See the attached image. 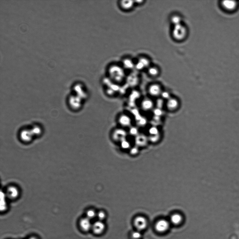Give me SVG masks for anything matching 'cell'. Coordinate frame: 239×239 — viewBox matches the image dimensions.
Segmentation results:
<instances>
[{"instance_id":"obj_24","label":"cell","mask_w":239,"mask_h":239,"mask_svg":"<svg viewBox=\"0 0 239 239\" xmlns=\"http://www.w3.org/2000/svg\"><path fill=\"white\" fill-rule=\"evenodd\" d=\"M97 214L94 210H89L87 211L86 213L87 218L91 220L97 216Z\"/></svg>"},{"instance_id":"obj_11","label":"cell","mask_w":239,"mask_h":239,"mask_svg":"<svg viewBox=\"0 0 239 239\" xmlns=\"http://www.w3.org/2000/svg\"><path fill=\"white\" fill-rule=\"evenodd\" d=\"M118 5L123 11L127 12L132 10L135 5L134 1H119Z\"/></svg>"},{"instance_id":"obj_7","label":"cell","mask_w":239,"mask_h":239,"mask_svg":"<svg viewBox=\"0 0 239 239\" xmlns=\"http://www.w3.org/2000/svg\"><path fill=\"white\" fill-rule=\"evenodd\" d=\"M170 222L165 219H161L157 221L155 225V229L159 233H164L168 230Z\"/></svg>"},{"instance_id":"obj_13","label":"cell","mask_w":239,"mask_h":239,"mask_svg":"<svg viewBox=\"0 0 239 239\" xmlns=\"http://www.w3.org/2000/svg\"><path fill=\"white\" fill-rule=\"evenodd\" d=\"M105 228L104 223L101 221L98 220L93 223L91 229L95 234L100 235L104 232Z\"/></svg>"},{"instance_id":"obj_29","label":"cell","mask_w":239,"mask_h":239,"mask_svg":"<svg viewBox=\"0 0 239 239\" xmlns=\"http://www.w3.org/2000/svg\"><path fill=\"white\" fill-rule=\"evenodd\" d=\"M121 146L123 149H130V143L125 140L121 142Z\"/></svg>"},{"instance_id":"obj_30","label":"cell","mask_w":239,"mask_h":239,"mask_svg":"<svg viewBox=\"0 0 239 239\" xmlns=\"http://www.w3.org/2000/svg\"><path fill=\"white\" fill-rule=\"evenodd\" d=\"M160 138V135L159 134L151 135L150 137L149 138V140L152 143H156L158 142Z\"/></svg>"},{"instance_id":"obj_1","label":"cell","mask_w":239,"mask_h":239,"mask_svg":"<svg viewBox=\"0 0 239 239\" xmlns=\"http://www.w3.org/2000/svg\"><path fill=\"white\" fill-rule=\"evenodd\" d=\"M126 71L120 63L111 64L107 68L108 77L113 82L117 83H121L125 80Z\"/></svg>"},{"instance_id":"obj_16","label":"cell","mask_w":239,"mask_h":239,"mask_svg":"<svg viewBox=\"0 0 239 239\" xmlns=\"http://www.w3.org/2000/svg\"><path fill=\"white\" fill-rule=\"evenodd\" d=\"M118 122L121 126L124 127L130 126L132 124V120L128 115L125 114H122L119 116Z\"/></svg>"},{"instance_id":"obj_35","label":"cell","mask_w":239,"mask_h":239,"mask_svg":"<svg viewBox=\"0 0 239 239\" xmlns=\"http://www.w3.org/2000/svg\"><path fill=\"white\" fill-rule=\"evenodd\" d=\"M36 239L35 238H31L30 239Z\"/></svg>"},{"instance_id":"obj_5","label":"cell","mask_w":239,"mask_h":239,"mask_svg":"<svg viewBox=\"0 0 239 239\" xmlns=\"http://www.w3.org/2000/svg\"><path fill=\"white\" fill-rule=\"evenodd\" d=\"M151 65V61L148 57L140 56L135 60V70L139 72L147 69Z\"/></svg>"},{"instance_id":"obj_6","label":"cell","mask_w":239,"mask_h":239,"mask_svg":"<svg viewBox=\"0 0 239 239\" xmlns=\"http://www.w3.org/2000/svg\"><path fill=\"white\" fill-rule=\"evenodd\" d=\"M120 64L126 71L130 72L135 70V60L131 57H126L123 58Z\"/></svg>"},{"instance_id":"obj_19","label":"cell","mask_w":239,"mask_h":239,"mask_svg":"<svg viewBox=\"0 0 239 239\" xmlns=\"http://www.w3.org/2000/svg\"><path fill=\"white\" fill-rule=\"evenodd\" d=\"M182 220L183 217L182 215L178 213H176L171 216L170 222L173 225H178L182 223Z\"/></svg>"},{"instance_id":"obj_14","label":"cell","mask_w":239,"mask_h":239,"mask_svg":"<svg viewBox=\"0 0 239 239\" xmlns=\"http://www.w3.org/2000/svg\"><path fill=\"white\" fill-rule=\"evenodd\" d=\"M154 104L151 99H145L141 101L140 106L142 110L145 111H149L153 110Z\"/></svg>"},{"instance_id":"obj_12","label":"cell","mask_w":239,"mask_h":239,"mask_svg":"<svg viewBox=\"0 0 239 239\" xmlns=\"http://www.w3.org/2000/svg\"><path fill=\"white\" fill-rule=\"evenodd\" d=\"M165 105L168 110L173 111L176 110L178 108L179 106V102L177 99L171 97V98L166 101Z\"/></svg>"},{"instance_id":"obj_25","label":"cell","mask_w":239,"mask_h":239,"mask_svg":"<svg viewBox=\"0 0 239 239\" xmlns=\"http://www.w3.org/2000/svg\"><path fill=\"white\" fill-rule=\"evenodd\" d=\"M132 239H140L142 237L140 231L137 230L133 232L131 235Z\"/></svg>"},{"instance_id":"obj_26","label":"cell","mask_w":239,"mask_h":239,"mask_svg":"<svg viewBox=\"0 0 239 239\" xmlns=\"http://www.w3.org/2000/svg\"><path fill=\"white\" fill-rule=\"evenodd\" d=\"M161 98L166 100V101L171 98L170 93L168 91H163L160 96Z\"/></svg>"},{"instance_id":"obj_27","label":"cell","mask_w":239,"mask_h":239,"mask_svg":"<svg viewBox=\"0 0 239 239\" xmlns=\"http://www.w3.org/2000/svg\"><path fill=\"white\" fill-rule=\"evenodd\" d=\"M106 214L103 211H100L97 214V218H98L99 221H102L104 220L106 218Z\"/></svg>"},{"instance_id":"obj_33","label":"cell","mask_w":239,"mask_h":239,"mask_svg":"<svg viewBox=\"0 0 239 239\" xmlns=\"http://www.w3.org/2000/svg\"><path fill=\"white\" fill-rule=\"evenodd\" d=\"M138 147L135 146L130 149V153L131 155H135L138 154L139 152Z\"/></svg>"},{"instance_id":"obj_17","label":"cell","mask_w":239,"mask_h":239,"mask_svg":"<svg viewBox=\"0 0 239 239\" xmlns=\"http://www.w3.org/2000/svg\"><path fill=\"white\" fill-rule=\"evenodd\" d=\"M126 132L122 129H117L113 131V138L115 140L118 141H122L125 140V137H126Z\"/></svg>"},{"instance_id":"obj_15","label":"cell","mask_w":239,"mask_h":239,"mask_svg":"<svg viewBox=\"0 0 239 239\" xmlns=\"http://www.w3.org/2000/svg\"><path fill=\"white\" fill-rule=\"evenodd\" d=\"M92 225L91 220L87 217L82 218L79 222V225L82 229L85 232H88L92 229Z\"/></svg>"},{"instance_id":"obj_34","label":"cell","mask_w":239,"mask_h":239,"mask_svg":"<svg viewBox=\"0 0 239 239\" xmlns=\"http://www.w3.org/2000/svg\"><path fill=\"white\" fill-rule=\"evenodd\" d=\"M144 1H135V5H140L144 3Z\"/></svg>"},{"instance_id":"obj_4","label":"cell","mask_w":239,"mask_h":239,"mask_svg":"<svg viewBox=\"0 0 239 239\" xmlns=\"http://www.w3.org/2000/svg\"><path fill=\"white\" fill-rule=\"evenodd\" d=\"M71 93V92H70ZM82 99L77 95L70 93L67 96L66 103L70 109L73 111L78 110L82 106Z\"/></svg>"},{"instance_id":"obj_18","label":"cell","mask_w":239,"mask_h":239,"mask_svg":"<svg viewBox=\"0 0 239 239\" xmlns=\"http://www.w3.org/2000/svg\"><path fill=\"white\" fill-rule=\"evenodd\" d=\"M222 7L228 11H233L236 8L237 3L233 1H224L222 2Z\"/></svg>"},{"instance_id":"obj_8","label":"cell","mask_w":239,"mask_h":239,"mask_svg":"<svg viewBox=\"0 0 239 239\" xmlns=\"http://www.w3.org/2000/svg\"><path fill=\"white\" fill-rule=\"evenodd\" d=\"M148 222L146 219L143 216H138L135 219L134 225L137 230L141 232L147 228Z\"/></svg>"},{"instance_id":"obj_21","label":"cell","mask_w":239,"mask_h":239,"mask_svg":"<svg viewBox=\"0 0 239 239\" xmlns=\"http://www.w3.org/2000/svg\"><path fill=\"white\" fill-rule=\"evenodd\" d=\"M170 21L173 26H175L182 24V18L179 15H174L171 17Z\"/></svg>"},{"instance_id":"obj_9","label":"cell","mask_w":239,"mask_h":239,"mask_svg":"<svg viewBox=\"0 0 239 239\" xmlns=\"http://www.w3.org/2000/svg\"><path fill=\"white\" fill-rule=\"evenodd\" d=\"M163 91L160 85L157 83L152 84L148 88L149 94L153 97L160 96Z\"/></svg>"},{"instance_id":"obj_28","label":"cell","mask_w":239,"mask_h":239,"mask_svg":"<svg viewBox=\"0 0 239 239\" xmlns=\"http://www.w3.org/2000/svg\"><path fill=\"white\" fill-rule=\"evenodd\" d=\"M151 135H156L159 134V130L158 128L156 127L153 126L151 127L149 131Z\"/></svg>"},{"instance_id":"obj_10","label":"cell","mask_w":239,"mask_h":239,"mask_svg":"<svg viewBox=\"0 0 239 239\" xmlns=\"http://www.w3.org/2000/svg\"><path fill=\"white\" fill-rule=\"evenodd\" d=\"M7 199L14 200L18 197L19 195V189L17 187L12 186L8 187L5 193Z\"/></svg>"},{"instance_id":"obj_22","label":"cell","mask_w":239,"mask_h":239,"mask_svg":"<svg viewBox=\"0 0 239 239\" xmlns=\"http://www.w3.org/2000/svg\"><path fill=\"white\" fill-rule=\"evenodd\" d=\"M7 198L5 193L1 192V210L4 211L7 208Z\"/></svg>"},{"instance_id":"obj_23","label":"cell","mask_w":239,"mask_h":239,"mask_svg":"<svg viewBox=\"0 0 239 239\" xmlns=\"http://www.w3.org/2000/svg\"><path fill=\"white\" fill-rule=\"evenodd\" d=\"M148 139L145 137L141 136L140 138H138L135 141L137 146L142 147L146 146Z\"/></svg>"},{"instance_id":"obj_31","label":"cell","mask_w":239,"mask_h":239,"mask_svg":"<svg viewBox=\"0 0 239 239\" xmlns=\"http://www.w3.org/2000/svg\"><path fill=\"white\" fill-rule=\"evenodd\" d=\"M162 109L157 108V107L156 109H153V113H154V115L156 117H160L163 113Z\"/></svg>"},{"instance_id":"obj_20","label":"cell","mask_w":239,"mask_h":239,"mask_svg":"<svg viewBox=\"0 0 239 239\" xmlns=\"http://www.w3.org/2000/svg\"><path fill=\"white\" fill-rule=\"evenodd\" d=\"M147 70L148 74L153 77L157 76L160 73L158 68L154 65H151Z\"/></svg>"},{"instance_id":"obj_32","label":"cell","mask_w":239,"mask_h":239,"mask_svg":"<svg viewBox=\"0 0 239 239\" xmlns=\"http://www.w3.org/2000/svg\"><path fill=\"white\" fill-rule=\"evenodd\" d=\"M157 101L156 103L157 108L162 109L163 107L165 104L164 99L160 98Z\"/></svg>"},{"instance_id":"obj_3","label":"cell","mask_w":239,"mask_h":239,"mask_svg":"<svg viewBox=\"0 0 239 239\" xmlns=\"http://www.w3.org/2000/svg\"><path fill=\"white\" fill-rule=\"evenodd\" d=\"M188 33L187 27L182 24L173 26L172 35L175 40L181 41L184 40L187 36Z\"/></svg>"},{"instance_id":"obj_2","label":"cell","mask_w":239,"mask_h":239,"mask_svg":"<svg viewBox=\"0 0 239 239\" xmlns=\"http://www.w3.org/2000/svg\"><path fill=\"white\" fill-rule=\"evenodd\" d=\"M18 138L24 143L28 144L38 138L32 124L22 127L18 132Z\"/></svg>"}]
</instances>
